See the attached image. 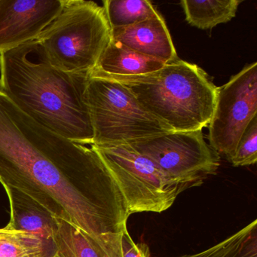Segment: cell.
<instances>
[{"label": "cell", "mask_w": 257, "mask_h": 257, "mask_svg": "<svg viewBox=\"0 0 257 257\" xmlns=\"http://www.w3.org/2000/svg\"><path fill=\"white\" fill-rule=\"evenodd\" d=\"M0 183L80 228L106 257H123L122 236L131 215L97 150L43 127L1 90Z\"/></svg>", "instance_id": "6da1fadb"}, {"label": "cell", "mask_w": 257, "mask_h": 257, "mask_svg": "<svg viewBox=\"0 0 257 257\" xmlns=\"http://www.w3.org/2000/svg\"><path fill=\"white\" fill-rule=\"evenodd\" d=\"M90 76L54 67L36 40L0 54V90L43 127L91 146L94 132L87 102Z\"/></svg>", "instance_id": "7a4b0ae2"}, {"label": "cell", "mask_w": 257, "mask_h": 257, "mask_svg": "<svg viewBox=\"0 0 257 257\" xmlns=\"http://www.w3.org/2000/svg\"><path fill=\"white\" fill-rule=\"evenodd\" d=\"M117 82L174 132L203 130L211 119L217 87L196 64L180 58L158 71Z\"/></svg>", "instance_id": "3957f363"}, {"label": "cell", "mask_w": 257, "mask_h": 257, "mask_svg": "<svg viewBox=\"0 0 257 257\" xmlns=\"http://www.w3.org/2000/svg\"><path fill=\"white\" fill-rule=\"evenodd\" d=\"M111 40L103 7L91 1L65 0L36 41L52 65L61 71L91 73Z\"/></svg>", "instance_id": "277c9868"}, {"label": "cell", "mask_w": 257, "mask_h": 257, "mask_svg": "<svg viewBox=\"0 0 257 257\" xmlns=\"http://www.w3.org/2000/svg\"><path fill=\"white\" fill-rule=\"evenodd\" d=\"M87 102L94 147L132 145L174 132L150 114L125 85L113 79L91 73Z\"/></svg>", "instance_id": "5b68a950"}, {"label": "cell", "mask_w": 257, "mask_h": 257, "mask_svg": "<svg viewBox=\"0 0 257 257\" xmlns=\"http://www.w3.org/2000/svg\"><path fill=\"white\" fill-rule=\"evenodd\" d=\"M92 147L118 185L130 215L162 213L173 205L183 191L168 180L156 164L130 145Z\"/></svg>", "instance_id": "8992f818"}, {"label": "cell", "mask_w": 257, "mask_h": 257, "mask_svg": "<svg viewBox=\"0 0 257 257\" xmlns=\"http://www.w3.org/2000/svg\"><path fill=\"white\" fill-rule=\"evenodd\" d=\"M130 146L183 191L201 186L220 165V155L207 144L202 130L171 132Z\"/></svg>", "instance_id": "52a82bcc"}, {"label": "cell", "mask_w": 257, "mask_h": 257, "mask_svg": "<svg viewBox=\"0 0 257 257\" xmlns=\"http://www.w3.org/2000/svg\"><path fill=\"white\" fill-rule=\"evenodd\" d=\"M257 116V63L247 64L225 85L216 88V101L208 124L210 146L227 158Z\"/></svg>", "instance_id": "ba28073f"}, {"label": "cell", "mask_w": 257, "mask_h": 257, "mask_svg": "<svg viewBox=\"0 0 257 257\" xmlns=\"http://www.w3.org/2000/svg\"><path fill=\"white\" fill-rule=\"evenodd\" d=\"M65 0H0V54L31 43L59 14Z\"/></svg>", "instance_id": "9c48e42d"}, {"label": "cell", "mask_w": 257, "mask_h": 257, "mask_svg": "<svg viewBox=\"0 0 257 257\" xmlns=\"http://www.w3.org/2000/svg\"><path fill=\"white\" fill-rule=\"evenodd\" d=\"M112 40L138 53L165 64L180 59L162 15L126 28L111 31Z\"/></svg>", "instance_id": "30bf717a"}, {"label": "cell", "mask_w": 257, "mask_h": 257, "mask_svg": "<svg viewBox=\"0 0 257 257\" xmlns=\"http://www.w3.org/2000/svg\"><path fill=\"white\" fill-rule=\"evenodd\" d=\"M10 204V221L6 228L39 236L49 246L56 228V217L28 194L4 186Z\"/></svg>", "instance_id": "8fae6325"}, {"label": "cell", "mask_w": 257, "mask_h": 257, "mask_svg": "<svg viewBox=\"0 0 257 257\" xmlns=\"http://www.w3.org/2000/svg\"><path fill=\"white\" fill-rule=\"evenodd\" d=\"M165 64L111 40L91 74L121 81L150 74Z\"/></svg>", "instance_id": "7c38bea8"}, {"label": "cell", "mask_w": 257, "mask_h": 257, "mask_svg": "<svg viewBox=\"0 0 257 257\" xmlns=\"http://www.w3.org/2000/svg\"><path fill=\"white\" fill-rule=\"evenodd\" d=\"M242 2V0H182L180 4L186 21L191 26L210 30L234 19Z\"/></svg>", "instance_id": "4fadbf2b"}, {"label": "cell", "mask_w": 257, "mask_h": 257, "mask_svg": "<svg viewBox=\"0 0 257 257\" xmlns=\"http://www.w3.org/2000/svg\"><path fill=\"white\" fill-rule=\"evenodd\" d=\"M56 219L50 257H106L86 233L67 221Z\"/></svg>", "instance_id": "5bb4252c"}, {"label": "cell", "mask_w": 257, "mask_h": 257, "mask_svg": "<svg viewBox=\"0 0 257 257\" xmlns=\"http://www.w3.org/2000/svg\"><path fill=\"white\" fill-rule=\"evenodd\" d=\"M176 257H257V220L205 250Z\"/></svg>", "instance_id": "9a60e30c"}, {"label": "cell", "mask_w": 257, "mask_h": 257, "mask_svg": "<svg viewBox=\"0 0 257 257\" xmlns=\"http://www.w3.org/2000/svg\"><path fill=\"white\" fill-rule=\"evenodd\" d=\"M102 7L111 31L132 26L158 13L147 0H105Z\"/></svg>", "instance_id": "2e32d148"}, {"label": "cell", "mask_w": 257, "mask_h": 257, "mask_svg": "<svg viewBox=\"0 0 257 257\" xmlns=\"http://www.w3.org/2000/svg\"><path fill=\"white\" fill-rule=\"evenodd\" d=\"M52 246L36 234L0 228V257H49Z\"/></svg>", "instance_id": "e0dca14e"}, {"label": "cell", "mask_w": 257, "mask_h": 257, "mask_svg": "<svg viewBox=\"0 0 257 257\" xmlns=\"http://www.w3.org/2000/svg\"><path fill=\"white\" fill-rule=\"evenodd\" d=\"M234 167L249 166L257 162V116L254 117L228 159Z\"/></svg>", "instance_id": "ac0fdd59"}, {"label": "cell", "mask_w": 257, "mask_h": 257, "mask_svg": "<svg viewBox=\"0 0 257 257\" xmlns=\"http://www.w3.org/2000/svg\"><path fill=\"white\" fill-rule=\"evenodd\" d=\"M123 257H150L149 246L144 243H135L127 228L122 236Z\"/></svg>", "instance_id": "d6986e66"}]
</instances>
